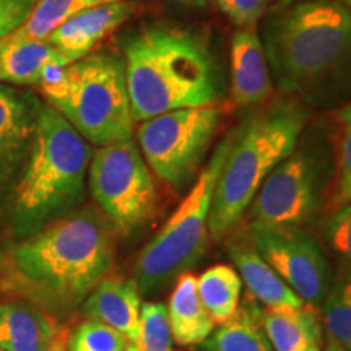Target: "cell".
Returning <instances> with one entry per match:
<instances>
[{
	"instance_id": "6da1fadb",
	"label": "cell",
	"mask_w": 351,
	"mask_h": 351,
	"mask_svg": "<svg viewBox=\"0 0 351 351\" xmlns=\"http://www.w3.org/2000/svg\"><path fill=\"white\" fill-rule=\"evenodd\" d=\"M116 234L98 210L77 208L10 241L0 249V291L65 324L111 271Z\"/></svg>"
},
{
	"instance_id": "7a4b0ae2",
	"label": "cell",
	"mask_w": 351,
	"mask_h": 351,
	"mask_svg": "<svg viewBox=\"0 0 351 351\" xmlns=\"http://www.w3.org/2000/svg\"><path fill=\"white\" fill-rule=\"evenodd\" d=\"M122 62L135 122L217 104V62L207 36L195 29L143 26L125 43Z\"/></svg>"
},
{
	"instance_id": "3957f363",
	"label": "cell",
	"mask_w": 351,
	"mask_h": 351,
	"mask_svg": "<svg viewBox=\"0 0 351 351\" xmlns=\"http://www.w3.org/2000/svg\"><path fill=\"white\" fill-rule=\"evenodd\" d=\"M91 147L51 104L39 109L28 160L7 204V226L13 241L64 217L85 197Z\"/></svg>"
},
{
	"instance_id": "277c9868",
	"label": "cell",
	"mask_w": 351,
	"mask_h": 351,
	"mask_svg": "<svg viewBox=\"0 0 351 351\" xmlns=\"http://www.w3.org/2000/svg\"><path fill=\"white\" fill-rule=\"evenodd\" d=\"M306 122L300 104L282 101L254 112L232 132L210 208L212 238H225L238 226L267 176L296 150Z\"/></svg>"
},
{
	"instance_id": "5b68a950",
	"label": "cell",
	"mask_w": 351,
	"mask_h": 351,
	"mask_svg": "<svg viewBox=\"0 0 351 351\" xmlns=\"http://www.w3.org/2000/svg\"><path fill=\"white\" fill-rule=\"evenodd\" d=\"M270 75L285 93L317 85L351 62V12L340 0H304L265 29Z\"/></svg>"
},
{
	"instance_id": "8992f818",
	"label": "cell",
	"mask_w": 351,
	"mask_h": 351,
	"mask_svg": "<svg viewBox=\"0 0 351 351\" xmlns=\"http://www.w3.org/2000/svg\"><path fill=\"white\" fill-rule=\"evenodd\" d=\"M232 134L218 145L197 176L179 207L143 247L135 263L140 295H153L178 280L204 256L208 239V217L215 187L230 150Z\"/></svg>"
},
{
	"instance_id": "52a82bcc",
	"label": "cell",
	"mask_w": 351,
	"mask_h": 351,
	"mask_svg": "<svg viewBox=\"0 0 351 351\" xmlns=\"http://www.w3.org/2000/svg\"><path fill=\"white\" fill-rule=\"evenodd\" d=\"M49 104L96 147L134 134L124 62L116 56L96 52L70 64L62 91Z\"/></svg>"
},
{
	"instance_id": "ba28073f",
	"label": "cell",
	"mask_w": 351,
	"mask_h": 351,
	"mask_svg": "<svg viewBox=\"0 0 351 351\" xmlns=\"http://www.w3.org/2000/svg\"><path fill=\"white\" fill-rule=\"evenodd\" d=\"M88 187L117 234L130 236L155 217L153 173L132 138L96 148L88 168Z\"/></svg>"
},
{
	"instance_id": "9c48e42d",
	"label": "cell",
	"mask_w": 351,
	"mask_h": 351,
	"mask_svg": "<svg viewBox=\"0 0 351 351\" xmlns=\"http://www.w3.org/2000/svg\"><path fill=\"white\" fill-rule=\"evenodd\" d=\"M221 109L217 104L176 109L140 122L137 145L148 168L176 191L194 182L217 134Z\"/></svg>"
},
{
	"instance_id": "30bf717a",
	"label": "cell",
	"mask_w": 351,
	"mask_h": 351,
	"mask_svg": "<svg viewBox=\"0 0 351 351\" xmlns=\"http://www.w3.org/2000/svg\"><path fill=\"white\" fill-rule=\"evenodd\" d=\"M324 165L315 153L295 150L267 176L249 207V225L287 228L313 219L322 207Z\"/></svg>"
},
{
	"instance_id": "8fae6325",
	"label": "cell",
	"mask_w": 351,
	"mask_h": 351,
	"mask_svg": "<svg viewBox=\"0 0 351 351\" xmlns=\"http://www.w3.org/2000/svg\"><path fill=\"white\" fill-rule=\"evenodd\" d=\"M261 256L306 304L319 307L330 291L333 274L326 252L304 228L247 226Z\"/></svg>"
},
{
	"instance_id": "7c38bea8",
	"label": "cell",
	"mask_w": 351,
	"mask_h": 351,
	"mask_svg": "<svg viewBox=\"0 0 351 351\" xmlns=\"http://www.w3.org/2000/svg\"><path fill=\"white\" fill-rule=\"evenodd\" d=\"M41 106L32 91L0 83V210H5L28 160Z\"/></svg>"
},
{
	"instance_id": "4fadbf2b",
	"label": "cell",
	"mask_w": 351,
	"mask_h": 351,
	"mask_svg": "<svg viewBox=\"0 0 351 351\" xmlns=\"http://www.w3.org/2000/svg\"><path fill=\"white\" fill-rule=\"evenodd\" d=\"M135 10L132 0L103 3L90 7L62 23L47 38L52 46L69 60L77 62L83 59L108 34L117 29Z\"/></svg>"
},
{
	"instance_id": "5bb4252c",
	"label": "cell",
	"mask_w": 351,
	"mask_h": 351,
	"mask_svg": "<svg viewBox=\"0 0 351 351\" xmlns=\"http://www.w3.org/2000/svg\"><path fill=\"white\" fill-rule=\"evenodd\" d=\"M231 98L238 106H252L274 93L269 60L256 28H238L231 38Z\"/></svg>"
},
{
	"instance_id": "9a60e30c",
	"label": "cell",
	"mask_w": 351,
	"mask_h": 351,
	"mask_svg": "<svg viewBox=\"0 0 351 351\" xmlns=\"http://www.w3.org/2000/svg\"><path fill=\"white\" fill-rule=\"evenodd\" d=\"M226 251L247 293L262 307L291 309L306 304L261 256L247 234L232 236L228 241Z\"/></svg>"
},
{
	"instance_id": "2e32d148",
	"label": "cell",
	"mask_w": 351,
	"mask_h": 351,
	"mask_svg": "<svg viewBox=\"0 0 351 351\" xmlns=\"http://www.w3.org/2000/svg\"><path fill=\"white\" fill-rule=\"evenodd\" d=\"M142 295L137 282L122 276H106L91 289L82 304L85 319L96 320L137 343L140 332Z\"/></svg>"
},
{
	"instance_id": "e0dca14e",
	"label": "cell",
	"mask_w": 351,
	"mask_h": 351,
	"mask_svg": "<svg viewBox=\"0 0 351 351\" xmlns=\"http://www.w3.org/2000/svg\"><path fill=\"white\" fill-rule=\"evenodd\" d=\"M64 326L28 302H0V348L5 351H46Z\"/></svg>"
},
{
	"instance_id": "ac0fdd59",
	"label": "cell",
	"mask_w": 351,
	"mask_h": 351,
	"mask_svg": "<svg viewBox=\"0 0 351 351\" xmlns=\"http://www.w3.org/2000/svg\"><path fill=\"white\" fill-rule=\"evenodd\" d=\"M262 326L275 351H324V326L317 307H261Z\"/></svg>"
},
{
	"instance_id": "d6986e66",
	"label": "cell",
	"mask_w": 351,
	"mask_h": 351,
	"mask_svg": "<svg viewBox=\"0 0 351 351\" xmlns=\"http://www.w3.org/2000/svg\"><path fill=\"white\" fill-rule=\"evenodd\" d=\"M166 307H168L173 340L178 345H202L213 332L215 322L202 304L199 291H197V278L189 271L176 280Z\"/></svg>"
},
{
	"instance_id": "ffe728a7",
	"label": "cell",
	"mask_w": 351,
	"mask_h": 351,
	"mask_svg": "<svg viewBox=\"0 0 351 351\" xmlns=\"http://www.w3.org/2000/svg\"><path fill=\"white\" fill-rule=\"evenodd\" d=\"M261 304L245 295L234 315L221 324L202 343L204 351H275L261 319Z\"/></svg>"
},
{
	"instance_id": "44dd1931",
	"label": "cell",
	"mask_w": 351,
	"mask_h": 351,
	"mask_svg": "<svg viewBox=\"0 0 351 351\" xmlns=\"http://www.w3.org/2000/svg\"><path fill=\"white\" fill-rule=\"evenodd\" d=\"M47 39H16L0 41V83L16 86H38L44 65L59 56Z\"/></svg>"
},
{
	"instance_id": "7402d4cb",
	"label": "cell",
	"mask_w": 351,
	"mask_h": 351,
	"mask_svg": "<svg viewBox=\"0 0 351 351\" xmlns=\"http://www.w3.org/2000/svg\"><path fill=\"white\" fill-rule=\"evenodd\" d=\"M197 291L210 319L221 326L238 311L243 282L231 265L218 263L197 278Z\"/></svg>"
},
{
	"instance_id": "603a6c76",
	"label": "cell",
	"mask_w": 351,
	"mask_h": 351,
	"mask_svg": "<svg viewBox=\"0 0 351 351\" xmlns=\"http://www.w3.org/2000/svg\"><path fill=\"white\" fill-rule=\"evenodd\" d=\"M111 2H119V0H36L25 23L8 36L43 41L77 13Z\"/></svg>"
},
{
	"instance_id": "cb8c5ba5",
	"label": "cell",
	"mask_w": 351,
	"mask_h": 351,
	"mask_svg": "<svg viewBox=\"0 0 351 351\" xmlns=\"http://www.w3.org/2000/svg\"><path fill=\"white\" fill-rule=\"evenodd\" d=\"M327 339L351 351V265L333 275L330 291L319 307Z\"/></svg>"
},
{
	"instance_id": "d4e9b609",
	"label": "cell",
	"mask_w": 351,
	"mask_h": 351,
	"mask_svg": "<svg viewBox=\"0 0 351 351\" xmlns=\"http://www.w3.org/2000/svg\"><path fill=\"white\" fill-rule=\"evenodd\" d=\"M132 345L121 332L85 319L69 333L67 351H127Z\"/></svg>"
},
{
	"instance_id": "484cf974",
	"label": "cell",
	"mask_w": 351,
	"mask_h": 351,
	"mask_svg": "<svg viewBox=\"0 0 351 351\" xmlns=\"http://www.w3.org/2000/svg\"><path fill=\"white\" fill-rule=\"evenodd\" d=\"M135 345L140 351H173L168 307L163 302H142L140 332Z\"/></svg>"
},
{
	"instance_id": "4316f807",
	"label": "cell",
	"mask_w": 351,
	"mask_h": 351,
	"mask_svg": "<svg viewBox=\"0 0 351 351\" xmlns=\"http://www.w3.org/2000/svg\"><path fill=\"white\" fill-rule=\"evenodd\" d=\"M339 155H337L335 187L332 192L330 207L339 210L351 202V104L341 109Z\"/></svg>"
},
{
	"instance_id": "83f0119b",
	"label": "cell",
	"mask_w": 351,
	"mask_h": 351,
	"mask_svg": "<svg viewBox=\"0 0 351 351\" xmlns=\"http://www.w3.org/2000/svg\"><path fill=\"white\" fill-rule=\"evenodd\" d=\"M326 238L333 251L351 265V202L333 210L326 223Z\"/></svg>"
},
{
	"instance_id": "f1b7e54d",
	"label": "cell",
	"mask_w": 351,
	"mask_h": 351,
	"mask_svg": "<svg viewBox=\"0 0 351 351\" xmlns=\"http://www.w3.org/2000/svg\"><path fill=\"white\" fill-rule=\"evenodd\" d=\"M225 16L238 28H256L267 10L269 0H215Z\"/></svg>"
},
{
	"instance_id": "f546056e",
	"label": "cell",
	"mask_w": 351,
	"mask_h": 351,
	"mask_svg": "<svg viewBox=\"0 0 351 351\" xmlns=\"http://www.w3.org/2000/svg\"><path fill=\"white\" fill-rule=\"evenodd\" d=\"M34 3L36 0H0V41L25 23Z\"/></svg>"
},
{
	"instance_id": "4dcf8cb0",
	"label": "cell",
	"mask_w": 351,
	"mask_h": 351,
	"mask_svg": "<svg viewBox=\"0 0 351 351\" xmlns=\"http://www.w3.org/2000/svg\"><path fill=\"white\" fill-rule=\"evenodd\" d=\"M70 330L67 327H62V330L59 332V335L56 337V340L52 341V345L46 351H67V340H69Z\"/></svg>"
},
{
	"instance_id": "1f68e13d",
	"label": "cell",
	"mask_w": 351,
	"mask_h": 351,
	"mask_svg": "<svg viewBox=\"0 0 351 351\" xmlns=\"http://www.w3.org/2000/svg\"><path fill=\"white\" fill-rule=\"evenodd\" d=\"M165 2L179 3V5H191V7H204L207 0H165Z\"/></svg>"
},
{
	"instance_id": "d6a6232c",
	"label": "cell",
	"mask_w": 351,
	"mask_h": 351,
	"mask_svg": "<svg viewBox=\"0 0 351 351\" xmlns=\"http://www.w3.org/2000/svg\"><path fill=\"white\" fill-rule=\"evenodd\" d=\"M324 351H348V350L341 348L340 345L333 343V341H330V340H326V345H324Z\"/></svg>"
},
{
	"instance_id": "836d02e7",
	"label": "cell",
	"mask_w": 351,
	"mask_h": 351,
	"mask_svg": "<svg viewBox=\"0 0 351 351\" xmlns=\"http://www.w3.org/2000/svg\"><path fill=\"white\" fill-rule=\"evenodd\" d=\"M280 2L287 3V5H289V3H298V2H304V0H280Z\"/></svg>"
},
{
	"instance_id": "e575fe53",
	"label": "cell",
	"mask_w": 351,
	"mask_h": 351,
	"mask_svg": "<svg viewBox=\"0 0 351 351\" xmlns=\"http://www.w3.org/2000/svg\"><path fill=\"white\" fill-rule=\"evenodd\" d=\"M340 2L343 3V5H345L346 8H348V10L351 12V0H340Z\"/></svg>"
},
{
	"instance_id": "d590c367",
	"label": "cell",
	"mask_w": 351,
	"mask_h": 351,
	"mask_svg": "<svg viewBox=\"0 0 351 351\" xmlns=\"http://www.w3.org/2000/svg\"><path fill=\"white\" fill-rule=\"evenodd\" d=\"M127 351H140V350L137 348V345H132V346H130V348H129V350H127Z\"/></svg>"
},
{
	"instance_id": "8d00e7d4",
	"label": "cell",
	"mask_w": 351,
	"mask_h": 351,
	"mask_svg": "<svg viewBox=\"0 0 351 351\" xmlns=\"http://www.w3.org/2000/svg\"><path fill=\"white\" fill-rule=\"evenodd\" d=\"M0 351H5V350H2V348H0Z\"/></svg>"
}]
</instances>
